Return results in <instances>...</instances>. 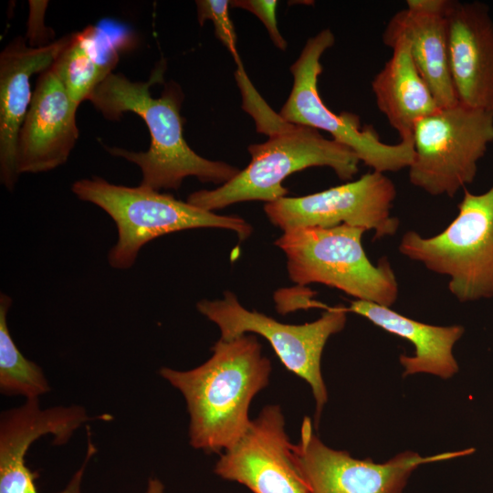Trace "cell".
<instances>
[{"instance_id":"cell-1","label":"cell","mask_w":493,"mask_h":493,"mask_svg":"<svg viewBox=\"0 0 493 493\" xmlns=\"http://www.w3.org/2000/svg\"><path fill=\"white\" fill-rule=\"evenodd\" d=\"M164 62L158 64L147 81H131L121 73H110L91 93L88 100L108 121H120L126 112L140 116L146 123L151 143L146 152L105 147L116 157L136 164L142 172L140 185L156 191L177 190L184 178L194 176L203 183L225 184L240 170L226 163L198 155L183 134L180 110L184 93L179 84H165L159 98L151 87L163 82Z\"/></svg>"},{"instance_id":"cell-2","label":"cell","mask_w":493,"mask_h":493,"mask_svg":"<svg viewBox=\"0 0 493 493\" xmlns=\"http://www.w3.org/2000/svg\"><path fill=\"white\" fill-rule=\"evenodd\" d=\"M213 355L187 371L162 367L159 374L184 396L190 415V445L207 454L234 445L251 420L249 405L267 386L270 361L254 334L219 339Z\"/></svg>"},{"instance_id":"cell-3","label":"cell","mask_w":493,"mask_h":493,"mask_svg":"<svg viewBox=\"0 0 493 493\" xmlns=\"http://www.w3.org/2000/svg\"><path fill=\"white\" fill-rule=\"evenodd\" d=\"M71 191L79 200L101 208L114 221L118 240L109 251L108 261L116 269L131 267L145 244L166 234L212 227L233 231L245 240L253 231L240 216L216 215L142 185H119L94 176L77 180Z\"/></svg>"},{"instance_id":"cell-4","label":"cell","mask_w":493,"mask_h":493,"mask_svg":"<svg viewBox=\"0 0 493 493\" xmlns=\"http://www.w3.org/2000/svg\"><path fill=\"white\" fill-rule=\"evenodd\" d=\"M247 150L251 161L235 178L216 189L192 193L187 202L210 212L240 202L271 203L286 197L288 190L282 183L294 173L326 166L340 179L350 181L361 163L351 149L323 137L320 131L288 122Z\"/></svg>"},{"instance_id":"cell-5","label":"cell","mask_w":493,"mask_h":493,"mask_svg":"<svg viewBox=\"0 0 493 493\" xmlns=\"http://www.w3.org/2000/svg\"><path fill=\"white\" fill-rule=\"evenodd\" d=\"M365 231L348 225L299 227L283 232L275 245L286 255L289 278L299 286L320 283L391 308L398 297L396 277L386 257L372 264L362 244Z\"/></svg>"},{"instance_id":"cell-6","label":"cell","mask_w":493,"mask_h":493,"mask_svg":"<svg viewBox=\"0 0 493 493\" xmlns=\"http://www.w3.org/2000/svg\"><path fill=\"white\" fill-rule=\"evenodd\" d=\"M454 220L425 237L410 230L399 251L428 270L447 276L448 289L460 302L493 298V184L481 194L464 188Z\"/></svg>"},{"instance_id":"cell-7","label":"cell","mask_w":493,"mask_h":493,"mask_svg":"<svg viewBox=\"0 0 493 493\" xmlns=\"http://www.w3.org/2000/svg\"><path fill=\"white\" fill-rule=\"evenodd\" d=\"M493 142V112L457 102L420 119L413 133L410 183L430 195L454 197L474 182Z\"/></svg>"},{"instance_id":"cell-8","label":"cell","mask_w":493,"mask_h":493,"mask_svg":"<svg viewBox=\"0 0 493 493\" xmlns=\"http://www.w3.org/2000/svg\"><path fill=\"white\" fill-rule=\"evenodd\" d=\"M334 43V34L329 28L308 39L290 67L293 87L278 114L288 123L329 132L332 140L351 149L372 171L384 173L408 168L414 155L413 142L385 143L372 126H362L358 115L337 114L322 101L318 89L323 69L320 58Z\"/></svg>"},{"instance_id":"cell-9","label":"cell","mask_w":493,"mask_h":493,"mask_svg":"<svg viewBox=\"0 0 493 493\" xmlns=\"http://www.w3.org/2000/svg\"><path fill=\"white\" fill-rule=\"evenodd\" d=\"M196 308L218 326L222 340L248 333L264 337L286 369L309 384L316 402L314 424L318 427L328 401L320 368L321 355L329 338L343 330L346 307H328L318 320L300 325L282 323L264 313L248 310L231 291H225L222 299H202Z\"/></svg>"},{"instance_id":"cell-10","label":"cell","mask_w":493,"mask_h":493,"mask_svg":"<svg viewBox=\"0 0 493 493\" xmlns=\"http://www.w3.org/2000/svg\"><path fill=\"white\" fill-rule=\"evenodd\" d=\"M396 188L384 173L369 172L355 181L299 196L267 203L264 211L283 232L307 226L348 225L373 231V238L393 236L399 227L391 215Z\"/></svg>"},{"instance_id":"cell-11","label":"cell","mask_w":493,"mask_h":493,"mask_svg":"<svg viewBox=\"0 0 493 493\" xmlns=\"http://www.w3.org/2000/svg\"><path fill=\"white\" fill-rule=\"evenodd\" d=\"M474 452L475 448H467L422 456L405 451L384 463H375L327 446L314 433L309 417L302 422L299 442L292 444L293 458L309 493H404L419 466Z\"/></svg>"},{"instance_id":"cell-12","label":"cell","mask_w":493,"mask_h":493,"mask_svg":"<svg viewBox=\"0 0 493 493\" xmlns=\"http://www.w3.org/2000/svg\"><path fill=\"white\" fill-rule=\"evenodd\" d=\"M215 473L253 493H309L293 458L282 410L275 404L251 420L243 435L220 456Z\"/></svg>"},{"instance_id":"cell-13","label":"cell","mask_w":493,"mask_h":493,"mask_svg":"<svg viewBox=\"0 0 493 493\" xmlns=\"http://www.w3.org/2000/svg\"><path fill=\"white\" fill-rule=\"evenodd\" d=\"M108 419V414L90 416L80 405L41 406L39 399L26 400L0 416V493H39L35 484L37 474L26 464L33 443L51 435L53 444L63 446L85 423ZM58 493H79L75 482Z\"/></svg>"},{"instance_id":"cell-14","label":"cell","mask_w":493,"mask_h":493,"mask_svg":"<svg viewBox=\"0 0 493 493\" xmlns=\"http://www.w3.org/2000/svg\"><path fill=\"white\" fill-rule=\"evenodd\" d=\"M78 108L51 68L39 75L17 139L19 176L48 172L68 161L79 135Z\"/></svg>"},{"instance_id":"cell-15","label":"cell","mask_w":493,"mask_h":493,"mask_svg":"<svg viewBox=\"0 0 493 493\" xmlns=\"http://www.w3.org/2000/svg\"><path fill=\"white\" fill-rule=\"evenodd\" d=\"M451 76L458 102L493 112V19L482 2L451 0L447 12Z\"/></svg>"},{"instance_id":"cell-16","label":"cell","mask_w":493,"mask_h":493,"mask_svg":"<svg viewBox=\"0 0 493 493\" xmlns=\"http://www.w3.org/2000/svg\"><path fill=\"white\" fill-rule=\"evenodd\" d=\"M70 38L71 34L45 46L31 47L18 37L0 54V180L9 191L19 178L16 144L33 96L30 77L51 68Z\"/></svg>"},{"instance_id":"cell-17","label":"cell","mask_w":493,"mask_h":493,"mask_svg":"<svg viewBox=\"0 0 493 493\" xmlns=\"http://www.w3.org/2000/svg\"><path fill=\"white\" fill-rule=\"evenodd\" d=\"M451 0H408L388 21L383 41L404 36L414 64L439 107L458 102L449 64L447 12Z\"/></svg>"},{"instance_id":"cell-18","label":"cell","mask_w":493,"mask_h":493,"mask_svg":"<svg viewBox=\"0 0 493 493\" xmlns=\"http://www.w3.org/2000/svg\"><path fill=\"white\" fill-rule=\"evenodd\" d=\"M383 42L393 54L373 78L372 89L400 141L413 142L416 122L440 107L414 64L407 39L397 36Z\"/></svg>"},{"instance_id":"cell-19","label":"cell","mask_w":493,"mask_h":493,"mask_svg":"<svg viewBox=\"0 0 493 493\" xmlns=\"http://www.w3.org/2000/svg\"><path fill=\"white\" fill-rule=\"evenodd\" d=\"M346 309L348 312L361 315L379 328L413 343L414 354H402L399 358L404 368L403 377L429 373L449 379L458 372L453 348L465 332L463 326L423 323L399 314L390 307L360 299L351 301Z\"/></svg>"},{"instance_id":"cell-20","label":"cell","mask_w":493,"mask_h":493,"mask_svg":"<svg viewBox=\"0 0 493 493\" xmlns=\"http://www.w3.org/2000/svg\"><path fill=\"white\" fill-rule=\"evenodd\" d=\"M100 37L99 28L91 26L71 34L70 41L51 66L78 107L112 73L117 63V54L99 55L115 52L99 48Z\"/></svg>"},{"instance_id":"cell-21","label":"cell","mask_w":493,"mask_h":493,"mask_svg":"<svg viewBox=\"0 0 493 493\" xmlns=\"http://www.w3.org/2000/svg\"><path fill=\"white\" fill-rule=\"evenodd\" d=\"M12 299L0 297V392L5 395L39 399L50 391L49 383L36 362L28 360L15 343L7 326V312Z\"/></svg>"},{"instance_id":"cell-22","label":"cell","mask_w":493,"mask_h":493,"mask_svg":"<svg viewBox=\"0 0 493 493\" xmlns=\"http://www.w3.org/2000/svg\"><path fill=\"white\" fill-rule=\"evenodd\" d=\"M200 25L205 20L214 24L215 37L227 49L236 47V33L229 16L228 0H198L195 2Z\"/></svg>"},{"instance_id":"cell-23","label":"cell","mask_w":493,"mask_h":493,"mask_svg":"<svg viewBox=\"0 0 493 493\" xmlns=\"http://www.w3.org/2000/svg\"><path fill=\"white\" fill-rule=\"evenodd\" d=\"M277 0H234L230 7H240L253 13L264 24L274 45L286 50L287 42L281 36L277 23Z\"/></svg>"},{"instance_id":"cell-24","label":"cell","mask_w":493,"mask_h":493,"mask_svg":"<svg viewBox=\"0 0 493 493\" xmlns=\"http://www.w3.org/2000/svg\"><path fill=\"white\" fill-rule=\"evenodd\" d=\"M164 486L158 478H150L145 493H163Z\"/></svg>"}]
</instances>
